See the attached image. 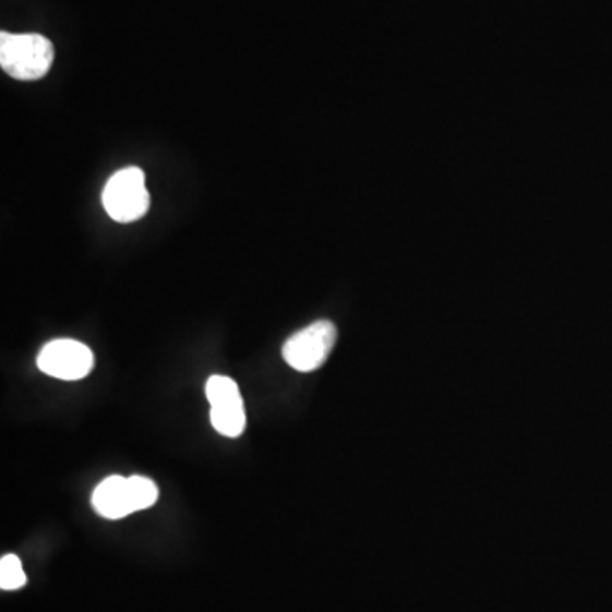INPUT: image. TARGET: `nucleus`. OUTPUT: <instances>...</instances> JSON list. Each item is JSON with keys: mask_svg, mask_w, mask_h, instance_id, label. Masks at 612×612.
Instances as JSON below:
<instances>
[{"mask_svg": "<svg viewBox=\"0 0 612 612\" xmlns=\"http://www.w3.org/2000/svg\"><path fill=\"white\" fill-rule=\"evenodd\" d=\"M158 487L147 477L111 475L96 487L93 507L100 517L116 520L157 504Z\"/></svg>", "mask_w": 612, "mask_h": 612, "instance_id": "f257e3e1", "label": "nucleus"}, {"mask_svg": "<svg viewBox=\"0 0 612 612\" xmlns=\"http://www.w3.org/2000/svg\"><path fill=\"white\" fill-rule=\"evenodd\" d=\"M55 50L50 39L36 33H0V67L17 81H39L50 72Z\"/></svg>", "mask_w": 612, "mask_h": 612, "instance_id": "f03ea898", "label": "nucleus"}, {"mask_svg": "<svg viewBox=\"0 0 612 612\" xmlns=\"http://www.w3.org/2000/svg\"><path fill=\"white\" fill-rule=\"evenodd\" d=\"M103 204L108 215L118 224H131L147 215L151 194L145 185L143 170L127 167L116 172L103 191Z\"/></svg>", "mask_w": 612, "mask_h": 612, "instance_id": "7ed1b4c3", "label": "nucleus"}, {"mask_svg": "<svg viewBox=\"0 0 612 612\" xmlns=\"http://www.w3.org/2000/svg\"><path fill=\"white\" fill-rule=\"evenodd\" d=\"M337 340V328L328 320H319L291 335L283 346V358L300 373H312L324 367Z\"/></svg>", "mask_w": 612, "mask_h": 612, "instance_id": "20e7f679", "label": "nucleus"}, {"mask_svg": "<svg viewBox=\"0 0 612 612\" xmlns=\"http://www.w3.org/2000/svg\"><path fill=\"white\" fill-rule=\"evenodd\" d=\"M209 405V420L216 432L225 437H239L245 431V407L239 386L228 376L215 374L206 383Z\"/></svg>", "mask_w": 612, "mask_h": 612, "instance_id": "39448f33", "label": "nucleus"}, {"mask_svg": "<svg viewBox=\"0 0 612 612\" xmlns=\"http://www.w3.org/2000/svg\"><path fill=\"white\" fill-rule=\"evenodd\" d=\"M38 368L48 376L77 382L89 376L94 368V355L89 347L74 339H55L39 351Z\"/></svg>", "mask_w": 612, "mask_h": 612, "instance_id": "423d86ee", "label": "nucleus"}, {"mask_svg": "<svg viewBox=\"0 0 612 612\" xmlns=\"http://www.w3.org/2000/svg\"><path fill=\"white\" fill-rule=\"evenodd\" d=\"M26 586L23 563L16 555H5L0 560V587L2 590H17Z\"/></svg>", "mask_w": 612, "mask_h": 612, "instance_id": "0eeeda50", "label": "nucleus"}]
</instances>
